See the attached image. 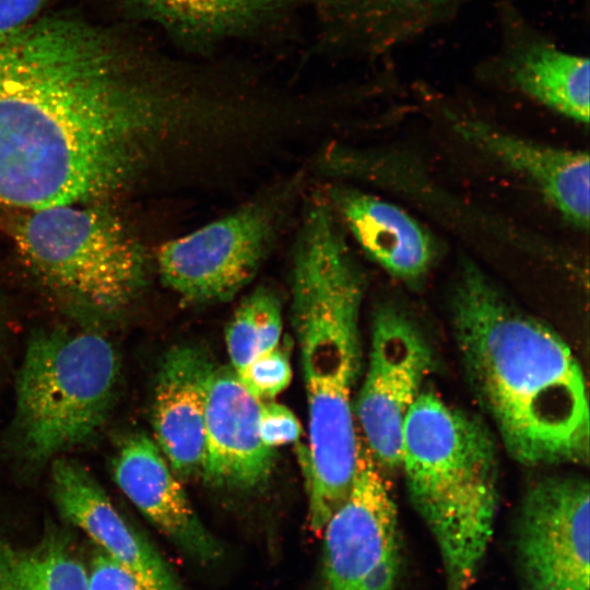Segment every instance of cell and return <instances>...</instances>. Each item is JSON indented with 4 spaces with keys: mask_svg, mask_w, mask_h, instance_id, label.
Returning <instances> with one entry per match:
<instances>
[{
    "mask_svg": "<svg viewBox=\"0 0 590 590\" xmlns=\"http://www.w3.org/2000/svg\"><path fill=\"white\" fill-rule=\"evenodd\" d=\"M235 374L240 384L260 401L273 399L292 380L288 356L279 345L260 354Z\"/></svg>",
    "mask_w": 590,
    "mask_h": 590,
    "instance_id": "obj_22",
    "label": "cell"
},
{
    "mask_svg": "<svg viewBox=\"0 0 590 590\" xmlns=\"http://www.w3.org/2000/svg\"><path fill=\"white\" fill-rule=\"evenodd\" d=\"M291 322L308 408V517L321 532L352 485L358 450L353 392L361 368L365 278L330 215L302 220L291 259Z\"/></svg>",
    "mask_w": 590,
    "mask_h": 590,
    "instance_id": "obj_3",
    "label": "cell"
},
{
    "mask_svg": "<svg viewBox=\"0 0 590 590\" xmlns=\"http://www.w3.org/2000/svg\"><path fill=\"white\" fill-rule=\"evenodd\" d=\"M119 369L114 346L99 334L34 337L16 384V424L28 458L56 459L91 440L107 421Z\"/></svg>",
    "mask_w": 590,
    "mask_h": 590,
    "instance_id": "obj_5",
    "label": "cell"
},
{
    "mask_svg": "<svg viewBox=\"0 0 590 590\" xmlns=\"http://www.w3.org/2000/svg\"><path fill=\"white\" fill-rule=\"evenodd\" d=\"M283 309L278 292L259 285L244 296L225 330L231 367L236 371L279 345Z\"/></svg>",
    "mask_w": 590,
    "mask_h": 590,
    "instance_id": "obj_20",
    "label": "cell"
},
{
    "mask_svg": "<svg viewBox=\"0 0 590 590\" xmlns=\"http://www.w3.org/2000/svg\"><path fill=\"white\" fill-rule=\"evenodd\" d=\"M83 204L31 211L15 227V244L48 284L88 306L115 310L142 287L144 253L116 215Z\"/></svg>",
    "mask_w": 590,
    "mask_h": 590,
    "instance_id": "obj_6",
    "label": "cell"
},
{
    "mask_svg": "<svg viewBox=\"0 0 590 590\" xmlns=\"http://www.w3.org/2000/svg\"><path fill=\"white\" fill-rule=\"evenodd\" d=\"M46 0H0V40L35 21Z\"/></svg>",
    "mask_w": 590,
    "mask_h": 590,
    "instance_id": "obj_25",
    "label": "cell"
},
{
    "mask_svg": "<svg viewBox=\"0 0 590 590\" xmlns=\"http://www.w3.org/2000/svg\"><path fill=\"white\" fill-rule=\"evenodd\" d=\"M365 377L354 404L362 441L381 471L400 467L405 417L433 369V351L405 311L382 304L374 312Z\"/></svg>",
    "mask_w": 590,
    "mask_h": 590,
    "instance_id": "obj_9",
    "label": "cell"
},
{
    "mask_svg": "<svg viewBox=\"0 0 590 590\" xmlns=\"http://www.w3.org/2000/svg\"><path fill=\"white\" fill-rule=\"evenodd\" d=\"M455 280L450 318L461 363L507 452L528 467L587 463V382L569 345L473 262Z\"/></svg>",
    "mask_w": 590,
    "mask_h": 590,
    "instance_id": "obj_2",
    "label": "cell"
},
{
    "mask_svg": "<svg viewBox=\"0 0 590 590\" xmlns=\"http://www.w3.org/2000/svg\"><path fill=\"white\" fill-rule=\"evenodd\" d=\"M287 201V190L268 193L163 244L156 256L162 282L189 304L233 299L275 245Z\"/></svg>",
    "mask_w": 590,
    "mask_h": 590,
    "instance_id": "obj_7",
    "label": "cell"
},
{
    "mask_svg": "<svg viewBox=\"0 0 590 590\" xmlns=\"http://www.w3.org/2000/svg\"><path fill=\"white\" fill-rule=\"evenodd\" d=\"M259 432L264 445L275 449L296 441L302 434V426L287 406L269 400L260 404Z\"/></svg>",
    "mask_w": 590,
    "mask_h": 590,
    "instance_id": "obj_23",
    "label": "cell"
},
{
    "mask_svg": "<svg viewBox=\"0 0 590 590\" xmlns=\"http://www.w3.org/2000/svg\"><path fill=\"white\" fill-rule=\"evenodd\" d=\"M50 486L60 515L82 530L98 550L154 590H182L157 550L128 523L83 465L57 457L50 470Z\"/></svg>",
    "mask_w": 590,
    "mask_h": 590,
    "instance_id": "obj_14",
    "label": "cell"
},
{
    "mask_svg": "<svg viewBox=\"0 0 590 590\" xmlns=\"http://www.w3.org/2000/svg\"><path fill=\"white\" fill-rule=\"evenodd\" d=\"M337 34L363 52L409 43L475 0H320Z\"/></svg>",
    "mask_w": 590,
    "mask_h": 590,
    "instance_id": "obj_18",
    "label": "cell"
},
{
    "mask_svg": "<svg viewBox=\"0 0 590 590\" xmlns=\"http://www.w3.org/2000/svg\"><path fill=\"white\" fill-rule=\"evenodd\" d=\"M475 415L423 390L403 425L399 469L409 499L440 553L446 590H470L499 506V462Z\"/></svg>",
    "mask_w": 590,
    "mask_h": 590,
    "instance_id": "obj_4",
    "label": "cell"
},
{
    "mask_svg": "<svg viewBox=\"0 0 590 590\" xmlns=\"http://www.w3.org/2000/svg\"><path fill=\"white\" fill-rule=\"evenodd\" d=\"M87 573L90 590H154L97 547Z\"/></svg>",
    "mask_w": 590,
    "mask_h": 590,
    "instance_id": "obj_24",
    "label": "cell"
},
{
    "mask_svg": "<svg viewBox=\"0 0 590 590\" xmlns=\"http://www.w3.org/2000/svg\"><path fill=\"white\" fill-rule=\"evenodd\" d=\"M589 483L545 476L524 492L515 527L522 590H589Z\"/></svg>",
    "mask_w": 590,
    "mask_h": 590,
    "instance_id": "obj_10",
    "label": "cell"
},
{
    "mask_svg": "<svg viewBox=\"0 0 590 590\" xmlns=\"http://www.w3.org/2000/svg\"><path fill=\"white\" fill-rule=\"evenodd\" d=\"M503 39L485 64L509 86L563 117L589 122V59L567 51L502 8Z\"/></svg>",
    "mask_w": 590,
    "mask_h": 590,
    "instance_id": "obj_11",
    "label": "cell"
},
{
    "mask_svg": "<svg viewBox=\"0 0 590 590\" xmlns=\"http://www.w3.org/2000/svg\"><path fill=\"white\" fill-rule=\"evenodd\" d=\"M113 474L126 497L189 558L203 566L222 559V545L198 517L154 439L144 433L125 438Z\"/></svg>",
    "mask_w": 590,
    "mask_h": 590,
    "instance_id": "obj_12",
    "label": "cell"
},
{
    "mask_svg": "<svg viewBox=\"0 0 590 590\" xmlns=\"http://www.w3.org/2000/svg\"><path fill=\"white\" fill-rule=\"evenodd\" d=\"M215 368L204 350L185 344L165 353L156 374L154 441L179 479L202 475L205 405Z\"/></svg>",
    "mask_w": 590,
    "mask_h": 590,
    "instance_id": "obj_15",
    "label": "cell"
},
{
    "mask_svg": "<svg viewBox=\"0 0 590 590\" xmlns=\"http://www.w3.org/2000/svg\"><path fill=\"white\" fill-rule=\"evenodd\" d=\"M328 201L364 253L397 280L413 284L433 266L428 232L400 206L350 187H333Z\"/></svg>",
    "mask_w": 590,
    "mask_h": 590,
    "instance_id": "obj_17",
    "label": "cell"
},
{
    "mask_svg": "<svg viewBox=\"0 0 590 590\" xmlns=\"http://www.w3.org/2000/svg\"><path fill=\"white\" fill-rule=\"evenodd\" d=\"M317 590H396L402 567L398 509L370 452L358 439L349 493L327 520Z\"/></svg>",
    "mask_w": 590,
    "mask_h": 590,
    "instance_id": "obj_8",
    "label": "cell"
},
{
    "mask_svg": "<svg viewBox=\"0 0 590 590\" xmlns=\"http://www.w3.org/2000/svg\"><path fill=\"white\" fill-rule=\"evenodd\" d=\"M260 404L231 366H216L206 397L201 475L211 485L244 492L269 479L275 451L260 436Z\"/></svg>",
    "mask_w": 590,
    "mask_h": 590,
    "instance_id": "obj_13",
    "label": "cell"
},
{
    "mask_svg": "<svg viewBox=\"0 0 590 590\" xmlns=\"http://www.w3.org/2000/svg\"><path fill=\"white\" fill-rule=\"evenodd\" d=\"M14 550L0 538V590H11V571Z\"/></svg>",
    "mask_w": 590,
    "mask_h": 590,
    "instance_id": "obj_26",
    "label": "cell"
},
{
    "mask_svg": "<svg viewBox=\"0 0 590 590\" xmlns=\"http://www.w3.org/2000/svg\"><path fill=\"white\" fill-rule=\"evenodd\" d=\"M137 3L175 40L198 49L258 32L280 15L286 0H137Z\"/></svg>",
    "mask_w": 590,
    "mask_h": 590,
    "instance_id": "obj_19",
    "label": "cell"
},
{
    "mask_svg": "<svg viewBox=\"0 0 590 590\" xmlns=\"http://www.w3.org/2000/svg\"><path fill=\"white\" fill-rule=\"evenodd\" d=\"M11 590H90L87 567L66 539L49 533L31 550L13 552Z\"/></svg>",
    "mask_w": 590,
    "mask_h": 590,
    "instance_id": "obj_21",
    "label": "cell"
},
{
    "mask_svg": "<svg viewBox=\"0 0 590 590\" xmlns=\"http://www.w3.org/2000/svg\"><path fill=\"white\" fill-rule=\"evenodd\" d=\"M459 135L517 173L543 196L562 217L589 227V155L523 139L464 115L448 113Z\"/></svg>",
    "mask_w": 590,
    "mask_h": 590,
    "instance_id": "obj_16",
    "label": "cell"
},
{
    "mask_svg": "<svg viewBox=\"0 0 590 590\" xmlns=\"http://www.w3.org/2000/svg\"><path fill=\"white\" fill-rule=\"evenodd\" d=\"M128 34L71 13L0 40V202L85 203L122 184L152 141L198 111Z\"/></svg>",
    "mask_w": 590,
    "mask_h": 590,
    "instance_id": "obj_1",
    "label": "cell"
}]
</instances>
